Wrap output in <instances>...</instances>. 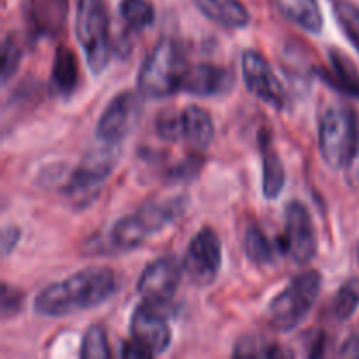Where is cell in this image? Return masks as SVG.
Listing matches in <instances>:
<instances>
[{
  "label": "cell",
  "mask_w": 359,
  "mask_h": 359,
  "mask_svg": "<svg viewBox=\"0 0 359 359\" xmlns=\"http://www.w3.org/2000/svg\"><path fill=\"white\" fill-rule=\"evenodd\" d=\"M118 287L114 270L88 266L67 279L46 286L34 300V311L42 318H65L91 311L107 302Z\"/></svg>",
  "instance_id": "cell-1"
},
{
  "label": "cell",
  "mask_w": 359,
  "mask_h": 359,
  "mask_svg": "<svg viewBox=\"0 0 359 359\" xmlns=\"http://www.w3.org/2000/svg\"><path fill=\"white\" fill-rule=\"evenodd\" d=\"M188 209L186 196H172L142 203L135 212L112 224L107 235L109 251L128 252L146 244L153 235L174 224Z\"/></svg>",
  "instance_id": "cell-2"
},
{
  "label": "cell",
  "mask_w": 359,
  "mask_h": 359,
  "mask_svg": "<svg viewBox=\"0 0 359 359\" xmlns=\"http://www.w3.org/2000/svg\"><path fill=\"white\" fill-rule=\"evenodd\" d=\"M188 67L181 44L174 39H161L140 67L137 77L139 93L151 100H161L179 93Z\"/></svg>",
  "instance_id": "cell-3"
},
{
  "label": "cell",
  "mask_w": 359,
  "mask_h": 359,
  "mask_svg": "<svg viewBox=\"0 0 359 359\" xmlns=\"http://www.w3.org/2000/svg\"><path fill=\"white\" fill-rule=\"evenodd\" d=\"M319 153L333 170H347L359 154V125L353 109L330 105L319 121Z\"/></svg>",
  "instance_id": "cell-4"
},
{
  "label": "cell",
  "mask_w": 359,
  "mask_h": 359,
  "mask_svg": "<svg viewBox=\"0 0 359 359\" xmlns=\"http://www.w3.org/2000/svg\"><path fill=\"white\" fill-rule=\"evenodd\" d=\"M321 276L318 270H307L293 277L286 287L270 302L269 323L276 332L290 333L307 319L321 293Z\"/></svg>",
  "instance_id": "cell-5"
},
{
  "label": "cell",
  "mask_w": 359,
  "mask_h": 359,
  "mask_svg": "<svg viewBox=\"0 0 359 359\" xmlns=\"http://www.w3.org/2000/svg\"><path fill=\"white\" fill-rule=\"evenodd\" d=\"M76 37L93 76H100L111 60V30L104 0H77Z\"/></svg>",
  "instance_id": "cell-6"
},
{
  "label": "cell",
  "mask_w": 359,
  "mask_h": 359,
  "mask_svg": "<svg viewBox=\"0 0 359 359\" xmlns=\"http://www.w3.org/2000/svg\"><path fill=\"white\" fill-rule=\"evenodd\" d=\"M119 160V146L100 142L84 154L79 167L69 175L63 193L69 196L74 205H88L97 198L102 184L111 175Z\"/></svg>",
  "instance_id": "cell-7"
},
{
  "label": "cell",
  "mask_w": 359,
  "mask_h": 359,
  "mask_svg": "<svg viewBox=\"0 0 359 359\" xmlns=\"http://www.w3.org/2000/svg\"><path fill=\"white\" fill-rule=\"evenodd\" d=\"M280 255L297 265H309L318 255V231L311 212L302 202L294 200L284 210V233L277 238Z\"/></svg>",
  "instance_id": "cell-8"
},
{
  "label": "cell",
  "mask_w": 359,
  "mask_h": 359,
  "mask_svg": "<svg viewBox=\"0 0 359 359\" xmlns=\"http://www.w3.org/2000/svg\"><path fill=\"white\" fill-rule=\"evenodd\" d=\"M223 265V245L212 228H202L191 242L182 258V269L188 279L196 286H209L216 280Z\"/></svg>",
  "instance_id": "cell-9"
},
{
  "label": "cell",
  "mask_w": 359,
  "mask_h": 359,
  "mask_svg": "<svg viewBox=\"0 0 359 359\" xmlns=\"http://www.w3.org/2000/svg\"><path fill=\"white\" fill-rule=\"evenodd\" d=\"M140 97L142 95L135 91H121L109 102L97 123V139L100 142L121 146L139 121L142 111Z\"/></svg>",
  "instance_id": "cell-10"
},
{
  "label": "cell",
  "mask_w": 359,
  "mask_h": 359,
  "mask_svg": "<svg viewBox=\"0 0 359 359\" xmlns=\"http://www.w3.org/2000/svg\"><path fill=\"white\" fill-rule=\"evenodd\" d=\"M242 79H244L245 88L259 98L265 104L272 105L273 109L280 111L286 107L287 93L284 90L283 83L273 72L272 65L266 62L263 55L258 51H248L242 53Z\"/></svg>",
  "instance_id": "cell-11"
},
{
  "label": "cell",
  "mask_w": 359,
  "mask_h": 359,
  "mask_svg": "<svg viewBox=\"0 0 359 359\" xmlns=\"http://www.w3.org/2000/svg\"><path fill=\"white\" fill-rule=\"evenodd\" d=\"M182 273H184L182 262H177L174 256L154 259L140 273L137 293L144 298V302L153 304L154 307L165 305L177 291Z\"/></svg>",
  "instance_id": "cell-12"
},
{
  "label": "cell",
  "mask_w": 359,
  "mask_h": 359,
  "mask_svg": "<svg viewBox=\"0 0 359 359\" xmlns=\"http://www.w3.org/2000/svg\"><path fill=\"white\" fill-rule=\"evenodd\" d=\"M130 335L151 356L163 354L172 344V330L167 319L158 314L153 304L144 302L130 319Z\"/></svg>",
  "instance_id": "cell-13"
},
{
  "label": "cell",
  "mask_w": 359,
  "mask_h": 359,
  "mask_svg": "<svg viewBox=\"0 0 359 359\" xmlns=\"http://www.w3.org/2000/svg\"><path fill=\"white\" fill-rule=\"evenodd\" d=\"M233 86L235 77L226 67L198 63L188 67L181 91L195 97H219L230 93Z\"/></svg>",
  "instance_id": "cell-14"
},
{
  "label": "cell",
  "mask_w": 359,
  "mask_h": 359,
  "mask_svg": "<svg viewBox=\"0 0 359 359\" xmlns=\"http://www.w3.org/2000/svg\"><path fill=\"white\" fill-rule=\"evenodd\" d=\"M69 0H25V18L39 37H55L63 28Z\"/></svg>",
  "instance_id": "cell-15"
},
{
  "label": "cell",
  "mask_w": 359,
  "mask_h": 359,
  "mask_svg": "<svg viewBox=\"0 0 359 359\" xmlns=\"http://www.w3.org/2000/svg\"><path fill=\"white\" fill-rule=\"evenodd\" d=\"M181 119V140L196 151H203L214 139V121L209 112L196 105H188L179 112Z\"/></svg>",
  "instance_id": "cell-16"
},
{
  "label": "cell",
  "mask_w": 359,
  "mask_h": 359,
  "mask_svg": "<svg viewBox=\"0 0 359 359\" xmlns=\"http://www.w3.org/2000/svg\"><path fill=\"white\" fill-rule=\"evenodd\" d=\"M330 69L323 70L321 76L326 83L335 88L340 93L359 100V70L349 56L344 55L340 49H330Z\"/></svg>",
  "instance_id": "cell-17"
},
{
  "label": "cell",
  "mask_w": 359,
  "mask_h": 359,
  "mask_svg": "<svg viewBox=\"0 0 359 359\" xmlns=\"http://www.w3.org/2000/svg\"><path fill=\"white\" fill-rule=\"evenodd\" d=\"M280 14L307 34H321L323 14L318 0H272Z\"/></svg>",
  "instance_id": "cell-18"
},
{
  "label": "cell",
  "mask_w": 359,
  "mask_h": 359,
  "mask_svg": "<svg viewBox=\"0 0 359 359\" xmlns=\"http://www.w3.org/2000/svg\"><path fill=\"white\" fill-rule=\"evenodd\" d=\"M200 13L226 28H245L251 14L241 0H195Z\"/></svg>",
  "instance_id": "cell-19"
},
{
  "label": "cell",
  "mask_w": 359,
  "mask_h": 359,
  "mask_svg": "<svg viewBox=\"0 0 359 359\" xmlns=\"http://www.w3.org/2000/svg\"><path fill=\"white\" fill-rule=\"evenodd\" d=\"M79 84V62L76 53L67 46H60L55 53L51 70V88L56 95L69 97Z\"/></svg>",
  "instance_id": "cell-20"
},
{
  "label": "cell",
  "mask_w": 359,
  "mask_h": 359,
  "mask_svg": "<svg viewBox=\"0 0 359 359\" xmlns=\"http://www.w3.org/2000/svg\"><path fill=\"white\" fill-rule=\"evenodd\" d=\"M259 146L263 160V195L269 200H276L286 184V170L283 160L272 147L269 135H259Z\"/></svg>",
  "instance_id": "cell-21"
},
{
  "label": "cell",
  "mask_w": 359,
  "mask_h": 359,
  "mask_svg": "<svg viewBox=\"0 0 359 359\" xmlns=\"http://www.w3.org/2000/svg\"><path fill=\"white\" fill-rule=\"evenodd\" d=\"M245 245V255L256 265H272L276 262V256L279 252L277 248V242L273 244L269 237L265 235V231L258 226L256 223H251L248 226L244 238Z\"/></svg>",
  "instance_id": "cell-22"
},
{
  "label": "cell",
  "mask_w": 359,
  "mask_h": 359,
  "mask_svg": "<svg viewBox=\"0 0 359 359\" xmlns=\"http://www.w3.org/2000/svg\"><path fill=\"white\" fill-rule=\"evenodd\" d=\"M233 356L238 358H286L290 351L283 349L277 342L266 337L249 335L238 340L233 347Z\"/></svg>",
  "instance_id": "cell-23"
},
{
  "label": "cell",
  "mask_w": 359,
  "mask_h": 359,
  "mask_svg": "<svg viewBox=\"0 0 359 359\" xmlns=\"http://www.w3.org/2000/svg\"><path fill=\"white\" fill-rule=\"evenodd\" d=\"M119 13L130 32L146 30L154 21V7L147 0H123Z\"/></svg>",
  "instance_id": "cell-24"
},
{
  "label": "cell",
  "mask_w": 359,
  "mask_h": 359,
  "mask_svg": "<svg viewBox=\"0 0 359 359\" xmlns=\"http://www.w3.org/2000/svg\"><path fill=\"white\" fill-rule=\"evenodd\" d=\"M359 307V280H347L339 293L335 294L330 307V314L335 321L344 323L358 311Z\"/></svg>",
  "instance_id": "cell-25"
},
{
  "label": "cell",
  "mask_w": 359,
  "mask_h": 359,
  "mask_svg": "<svg viewBox=\"0 0 359 359\" xmlns=\"http://www.w3.org/2000/svg\"><path fill=\"white\" fill-rule=\"evenodd\" d=\"M335 16L351 44L359 51V7L347 0H339L335 4Z\"/></svg>",
  "instance_id": "cell-26"
},
{
  "label": "cell",
  "mask_w": 359,
  "mask_h": 359,
  "mask_svg": "<svg viewBox=\"0 0 359 359\" xmlns=\"http://www.w3.org/2000/svg\"><path fill=\"white\" fill-rule=\"evenodd\" d=\"M81 358H111V349H109L107 335H105L102 326H90L83 337L79 351Z\"/></svg>",
  "instance_id": "cell-27"
},
{
  "label": "cell",
  "mask_w": 359,
  "mask_h": 359,
  "mask_svg": "<svg viewBox=\"0 0 359 359\" xmlns=\"http://www.w3.org/2000/svg\"><path fill=\"white\" fill-rule=\"evenodd\" d=\"M21 62V48L13 35H7L2 41V83H9L16 74Z\"/></svg>",
  "instance_id": "cell-28"
},
{
  "label": "cell",
  "mask_w": 359,
  "mask_h": 359,
  "mask_svg": "<svg viewBox=\"0 0 359 359\" xmlns=\"http://www.w3.org/2000/svg\"><path fill=\"white\" fill-rule=\"evenodd\" d=\"M156 133L161 140L179 142L181 140V119L175 112H163L156 119Z\"/></svg>",
  "instance_id": "cell-29"
},
{
  "label": "cell",
  "mask_w": 359,
  "mask_h": 359,
  "mask_svg": "<svg viewBox=\"0 0 359 359\" xmlns=\"http://www.w3.org/2000/svg\"><path fill=\"white\" fill-rule=\"evenodd\" d=\"M23 307V294L14 287L4 284L2 297H0V309H2V318L9 319L16 316Z\"/></svg>",
  "instance_id": "cell-30"
},
{
  "label": "cell",
  "mask_w": 359,
  "mask_h": 359,
  "mask_svg": "<svg viewBox=\"0 0 359 359\" xmlns=\"http://www.w3.org/2000/svg\"><path fill=\"white\" fill-rule=\"evenodd\" d=\"M200 167H202V160H198V158H188V160L181 161L175 167H172L167 172V179L174 182H184L188 179L196 177Z\"/></svg>",
  "instance_id": "cell-31"
},
{
  "label": "cell",
  "mask_w": 359,
  "mask_h": 359,
  "mask_svg": "<svg viewBox=\"0 0 359 359\" xmlns=\"http://www.w3.org/2000/svg\"><path fill=\"white\" fill-rule=\"evenodd\" d=\"M21 237L20 228L9 224V226H4L2 230V256H9L14 251V248L18 245Z\"/></svg>",
  "instance_id": "cell-32"
},
{
  "label": "cell",
  "mask_w": 359,
  "mask_h": 359,
  "mask_svg": "<svg viewBox=\"0 0 359 359\" xmlns=\"http://www.w3.org/2000/svg\"><path fill=\"white\" fill-rule=\"evenodd\" d=\"M121 356L123 358H149V354H147L139 344L130 340V342H125L121 346Z\"/></svg>",
  "instance_id": "cell-33"
},
{
  "label": "cell",
  "mask_w": 359,
  "mask_h": 359,
  "mask_svg": "<svg viewBox=\"0 0 359 359\" xmlns=\"http://www.w3.org/2000/svg\"><path fill=\"white\" fill-rule=\"evenodd\" d=\"M356 259H358V265H359V242H358V245H356Z\"/></svg>",
  "instance_id": "cell-34"
}]
</instances>
